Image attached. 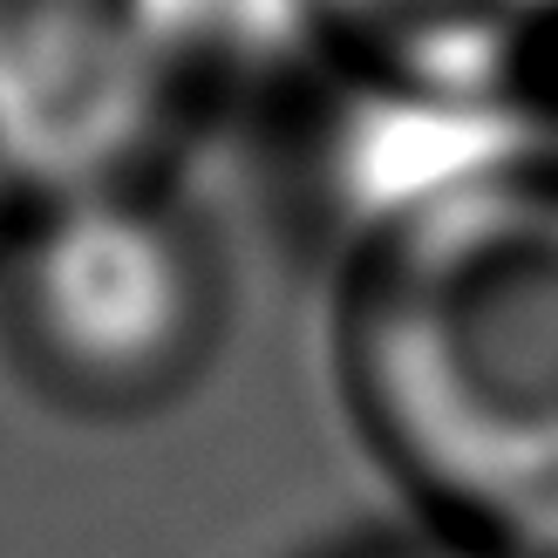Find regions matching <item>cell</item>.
Instances as JSON below:
<instances>
[{"mask_svg":"<svg viewBox=\"0 0 558 558\" xmlns=\"http://www.w3.org/2000/svg\"><path fill=\"white\" fill-rule=\"evenodd\" d=\"M341 388L442 538L558 558V163L532 144L361 218Z\"/></svg>","mask_w":558,"mask_h":558,"instance_id":"cell-1","label":"cell"},{"mask_svg":"<svg viewBox=\"0 0 558 558\" xmlns=\"http://www.w3.org/2000/svg\"><path fill=\"white\" fill-rule=\"evenodd\" d=\"M21 368L82 415H150L226 341V266L163 178L27 205L0 253Z\"/></svg>","mask_w":558,"mask_h":558,"instance_id":"cell-2","label":"cell"},{"mask_svg":"<svg viewBox=\"0 0 558 558\" xmlns=\"http://www.w3.org/2000/svg\"><path fill=\"white\" fill-rule=\"evenodd\" d=\"M266 62L253 0H0V184L21 211L150 184L211 82Z\"/></svg>","mask_w":558,"mask_h":558,"instance_id":"cell-3","label":"cell"},{"mask_svg":"<svg viewBox=\"0 0 558 558\" xmlns=\"http://www.w3.org/2000/svg\"><path fill=\"white\" fill-rule=\"evenodd\" d=\"M293 62L341 89L524 102V69L558 48V0H272Z\"/></svg>","mask_w":558,"mask_h":558,"instance_id":"cell-4","label":"cell"},{"mask_svg":"<svg viewBox=\"0 0 558 558\" xmlns=\"http://www.w3.org/2000/svg\"><path fill=\"white\" fill-rule=\"evenodd\" d=\"M368 558H497V551H477V545H457V538H429V545H396V551H368Z\"/></svg>","mask_w":558,"mask_h":558,"instance_id":"cell-5","label":"cell"},{"mask_svg":"<svg viewBox=\"0 0 558 558\" xmlns=\"http://www.w3.org/2000/svg\"><path fill=\"white\" fill-rule=\"evenodd\" d=\"M14 211H21V205H14V191L0 184V253H8V239H14Z\"/></svg>","mask_w":558,"mask_h":558,"instance_id":"cell-6","label":"cell"}]
</instances>
